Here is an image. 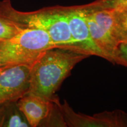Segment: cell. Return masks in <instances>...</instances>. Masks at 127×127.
<instances>
[{
    "label": "cell",
    "instance_id": "obj_1",
    "mask_svg": "<svg viewBox=\"0 0 127 127\" xmlns=\"http://www.w3.org/2000/svg\"><path fill=\"white\" fill-rule=\"evenodd\" d=\"M89 56L74 48L55 47L46 51L32 66L28 93L54 101L55 93L73 68Z\"/></svg>",
    "mask_w": 127,
    "mask_h": 127
},
{
    "label": "cell",
    "instance_id": "obj_2",
    "mask_svg": "<svg viewBox=\"0 0 127 127\" xmlns=\"http://www.w3.org/2000/svg\"><path fill=\"white\" fill-rule=\"evenodd\" d=\"M0 17L23 28L43 30L58 47L82 50L71 35L66 11L48 8L34 12H21L12 7L9 0H4L0 2Z\"/></svg>",
    "mask_w": 127,
    "mask_h": 127
},
{
    "label": "cell",
    "instance_id": "obj_3",
    "mask_svg": "<svg viewBox=\"0 0 127 127\" xmlns=\"http://www.w3.org/2000/svg\"><path fill=\"white\" fill-rule=\"evenodd\" d=\"M55 47H60L45 31L24 28L12 38L0 41L1 67L21 65L32 66L46 51Z\"/></svg>",
    "mask_w": 127,
    "mask_h": 127
},
{
    "label": "cell",
    "instance_id": "obj_4",
    "mask_svg": "<svg viewBox=\"0 0 127 127\" xmlns=\"http://www.w3.org/2000/svg\"><path fill=\"white\" fill-rule=\"evenodd\" d=\"M31 67L21 65L0 69V104L17 101L28 93Z\"/></svg>",
    "mask_w": 127,
    "mask_h": 127
},
{
    "label": "cell",
    "instance_id": "obj_5",
    "mask_svg": "<svg viewBox=\"0 0 127 127\" xmlns=\"http://www.w3.org/2000/svg\"><path fill=\"white\" fill-rule=\"evenodd\" d=\"M69 30L78 47L90 55L106 57L92 39L87 21V9L66 10Z\"/></svg>",
    "mask_w": 127,
    "mask_h": 127
},
{
    "label": "cell",
    "instance_id": "obj_6",
    "mask_svg": "<svg viewBox=\"0 0 127 127\" xmlns=\"http://www.w3.org/2000/svg\"><path fill=\"white\" fill-rule=\"evenodd\" d=\"M58 107L63 114L66 121V124L72 127L98 126V127H127V114L122 111L112 112H104L96 118L81 117L71 111L67 105H62L58 103Z\"/></svg>",
    "mask_w": 127,
    "mask_h": 127
},
{
    "label": "cell",
    "instance_id": "obj_7",
    "mask_svg": "<svg viewBox=\"0 0 127 127\" xmlns=\"http://www.w3.org/2000/svg\"><path fill=\"white\" fill-rule=\"evenodd\" d=\"M17 102L31 127L39 126L50 115L54 105L53 101L31 93L24 95Z\"/></svg>",
    "mask_w": 127,
    "mask_h": 127
},
{
    "label": "cell",
    "instance_id": "obj_8",
    "mask_svg": "<svg viewBox=\"0 0 127 127\" xmlns=\"http://www.w3.org/2000/svg\"><path fill=\"white\" fill-rule=\"evenodd\" d=\"M17 101H7L0 104V127H30Z\"/></svg>",
    "mask_w": 127,
    "mask_h": 127
},
{
    "label": "cell",
    "instance_id": "obj_9",
    "mask_svg": "<svg viewBox=\"0 0 127 127\" xmlns=\"http://www.w3.org/2000/svg\"><path fill=\"white\" fill-rule=\"evenodd\" d=\"M115 11V36L118 43L127 42V9Z\"/></svg>",
    "mask_w": 127,
    "mask_h": 127
},
{
    "label": "cell",
    "instance_id": "obj_10",
    "mask_svg": "<svg viewBox=\"0 0 127 127\" xmlns=\"http://www.w3.org/2000/svg\"><path fill=\"white\" fill-rule=\"evenodd\" d=\"M23 28L11 21L0 17V41L12 38Z\"/></svg>",
    "mask_w": 127,
    "mask_h": 127
},
{
    "label": "cell",
    "instance_id": "obj_11",
    "mask_svg": "<svg viewBox=\"0 0 127 127\" xmlns=\"http://www.w3.org/2000/svg\"><path fill=\"white\" fill-rule=\"evenodd\" d=\"M113 63L127 67V42L118 44L113 58Z\"/></svg>",
    "mask_w": 127,
    "mask_h": 127
},
{
    "label": "cell",
    "instance_id": "obj_12",
    "mask_svg": "<svg viewBox=\"0 0 127 127\" xmlns=\"http://www.w3.org/2000/svg\"><path fill=\"white\" fill-rule=\"evenodd\" d=\"M101 8H109L115 11L124 10L127 9V0H102Z\"/></svg>",
    "mask_w": 127,
    "mask_h": 127
},
{
    "label": "cell",
    "instance_id": "obj_13",
    "mask_svg": "<svg viewBox=\"0 0 127 127\" xmlns=\"http://www.w3.org/2000/svg\"><path fill=\"white\" fill-rule=\"evenodd\" d=\"M1 68H2V67H1V61H0V69H1Z\"/></svg>",
    "mask_w": 127,
    "mask_h": 127
}]
</instances>
